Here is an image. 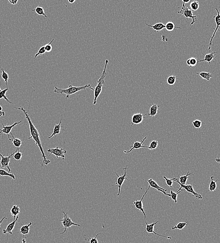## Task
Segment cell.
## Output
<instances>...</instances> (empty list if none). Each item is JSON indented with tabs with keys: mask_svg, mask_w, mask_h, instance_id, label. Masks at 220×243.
<instances>
[{
	"mask_svg": "<svg viewBox=\"0 0 220 243\" xmlns=\"http://www.w3.org/2000/svg\"><path fill=\"white\" fill-rule=\"evenodd\" d=\"M195 74L200 75L203 79L207 80L208 81L210 80L211 78L213 76V74L209 72H202L200 73H196Z\"/></svg>",
	"mask_w": 220,
	"mask_h": 243,
	"instance_id": "cell-29",
	"label": "cell"
},
{
	"mask_svg": "<svg viewBox=\"0 0 220 243\" xmlns=\"http://www.w3.org/2000/svg\"><path fill=\"white\" fill-rule=\"evenodd\" d=\"M46 53V52L45 51V46H41V47L39 48V49L38 53H37L35 55V57H34V59H35L38 56L42 55L43 54H45Z\"/></svg>",
	"mask_w": 220,
	"mask_h": 243,
	"instance_id": "cell-40",
	"label": "cell"
},
{
	"mask_svg": "<svg viewBox=\"0 0 220 243\" xmlns=\"http://www.w3.org/2000/svg\"><path fill=\"white\" fill-rule=\"evenodd\" d=\"M11 214L14 216V220L15 219L17 216H19L20 214V209L19 206L16 205L13 206L11 209L10 210Z\"/></svg>",
	"mask_w": 220,
	"mask_h": 243,
	"instance_id": "cell-22",
	"label": "cell"
},
{
	"mask_svg": "<svg viewBox=\"0 0 220 243\" xmlns=\"http://www.w3.org/2000/svg\"><path fill=\"white\" fill-rule=\"evenodd\" d=\"M181 191H182V190L179 191H177V192H174L173 191V190H171V194H170V195H171V198H172V200H173V201L175 202V204H176V203L177 202V197H178V195L181 192Z\"/></svg>",
	"mask_w": 220,
	"mask_h": 243,
	"instance_id": "cell-36",
	"label": "cell"
},
{
	"mask_svg": "<svg viewBox=\"0 0 220 243\" xmlns=\"http://www.w3.org/2000/svg\"><path fill=\"white\" fill-rule=\"evenodd\" d=\"M215 161H216V162H217V163H220V158H216V159H215Z\"/></svg>",
	"mask_w": 220,
	"mask_h": 243,
	"instance_id": "cell-48",
	"label": "cell"
},
{
	"mask_svg": "<svg viewBox=\"0 0 220 243\" xmlns=\"http://www.w3.org/2000/svg\"><path fill=\"white\" fill-rule=\"evenodd\" d=\"M165 28L166 29V30L168 32H172L173 31L175 28H179L181 29V28L179 27H177L175 26V24L173 23L172 22L169 21L167 22L166 25H165Z\"/></svg>",
	"mask_w": 220,
	"mask_h": 243,
	"instance_id": "cell-28",
	"label": "cell"
},
{
	"mask_svg": "<svg viewBox=\"0 0 220 243\" xmlns=\"http://www.w3.org/2000/svg\"><path fill=\"white\" fill-rule=\"evenodd\" d=\"M32 224V222H30L29 224H26L25 225H22V226L20 228V233L22 234V235H27L29 233L30 230V227L31 226Z\"/></svg>",
	"mask_w": 220,
	"mask_h": 243,
	"instance_id": "cell-25",
	"label": "cell"
},
{
	"mask_svg": "<svg viewBox=\"0 0 220 243\" xmlns=\"http://www.w3.org/2000/svg\"><path fill=\"white\" fill-rule=\"evenodd\" d=\"M148 184L150 187H152L154 188L155 189H157L158 191L161 192L164 195H166V196H169L171 197V195L169 194H167L166 192L167 191V189H164V188H162L158 185L157 182L155 181L152 179H150L149 180H148Z\"/></svg>",
	"mask_w": 220,
	"mask_h": 243,
	"instance_id": "cell-13",
	"label": "cell"
},
{
	"mask_svg": "<svg viewBox=\"0 0 220 243\" xmlns=\"http://www.w3.org/2000/svg\"><path fill=\"white\" fill-rule=\"evenodd\" d=\"M22 243H26V240H25V238H23L22 239Z\"/></svg>",
	"mask_w": 220,
	"mask_h": 243,
	"instance_id": "cell-51",
	"label": "cell"
},
{
	"mask_svg": "<svg viewBox=\"0 0 220 243\" xmlns=\"http://www.w3.org/2000/svg\"><path fill=\"white\" fill-rule=\"evenodd\" d=\"M5 113L4 112H0V117H1V116H5Z\"/></svg>",
	"mask_w": 220,
	"mask_h": 243,
	"instance_id": "cell-46",
	"label": "cell"
},
{
	"mask_svg": "<svg viewBox=\"0 0 220 243\" xmlns=\"http://www.w3.org/2000/svg\"><path fill=\"white\" fill-rule=\"evenodd\" d=\"M8 88H7L4 89V90L0 92V99L4 98V99H5L6 100V101L8 102V103H10V104H12V102H11L10 100H8V98L7 97L6 95V93L8 91Z\"/></svg>",
	"mask_w": 220,
	"mask_h": 243,
	"instance_id": "cell-32",
	"label": "cell"
},
{
	"mask_svg": "<svg viewBox=\"0 0 220 243\" xmlns=\"http://www.w3.org/2000/svg\"><path fill=\"white\" fill-rule=\"evenodd\" d=\"M62 212L63 214V219H60V221L61 222L63 226L64 230L63 232L60 233V234H63L66 232L67 229H70L71 227L72 226L75 225L78 227L81 226L80 224L75 223L74 222H73L72 220L71 219L70 217L68 216L67 213H65L63 211Z\"/></svg>",
	"mask_w": 220,
	"mask_h": 243,
	"instance_id": "cell-5",
	"label": "cell"
},
{
	"mask_svg": "<svg viewBox=\"0 0 220 243\" xmlns=\"http://www.w3.org/2000/svg\"><path fill=\"white\" fill-rule=\"evenodd\" d=\"M100 234H101L100 233H98V234L96 235V237H91H91H89L88 239H86V238H85L84 237V238L85 240L89 241L90 242V243H98V239H97V237H98V236L100 235Z\"/></svg>",
	"mask_w": 220,
	"mask_h": 243,
	"instance_id": "cell-43",
	"label": "cell"
},
{
	"mask_svg": "<svg viewBox=\"0 0 220 243\" xmlns=\"http://www.w3.org/2000/svg\"><path fill=\"white\" fill-rule=\"evenodd\" d=\"M53 41H54V39H53L52 41L49 43H47V44H46L45 46H45V51L46 53H50L52 51L53 46H52V43L53 42Z\"/></svg>",
	"mask_w": 220,
	"mask_h": 243,
	"instance_id": "cell-39",
	"label": "cell"
},
{
	"mask_svg": "<svg viewBox=\"0 0 220 243\" xmlns=\"http://www.w3.org/2000/svg\"><path fill=\"white\" fill-rule=\"evenodd\" d=\"M2 111H3V107L0 105V112Z\"/></svg>",
	"mask_w": 220,
	"mask_h": 243,
	"instance_id": "cell-52",
	"label": "cell"
},
{
	"mask_svg": "<svg viewBox=\"0 0 220 243\" xmlns=\"http://www.w3.org/2000/svg\"><path fill=\"white\" fill-rule=\"evenodd\" d=\"M11 136H12V137L13 138V139L11 140V141L12 142V144H13V145H14L15 147H17V148H19V147H20V146H22V141L20 139L14 137L13 136V135H12V133H11Z\"/></svg>",
	"mask_w": 220,
	"mask_h": 243,
	"instance_id": "cell-31",
	"label": "cell"
},
{
	"mask_svg": "<svg viewBox=\"0 0 220 243\" xmlns=\"http://www.w3.org/2000/svg\"><path fill=\"white\" fill-rule=\"evenodd\" d=\"M144 118V115L142 112L134 114L132 116V122L131 123V127L133 125H139L143 121Z\"/></svg>",
	"mask_w": 220,
	"mask_h": 243,
	"instance_id": "cell-16",
	"label": "cell"
},
{
	"mask_svg": "<svg viewBox=\"0 0 220 243\" xmlns=\"http://www.w3.org/2000/svg\"><path fill=\"white\" fill-rule=\"evenodd\" d=\"M190 8H191V10L192 11H196L199 9L200 5H199V3L198 1H194L191 2L190 4Z\"/></svg>",
	"mask_w": 220,
	"mask_h": 243,
	"instance_id": "cell-38",
	"label": "cell"
},
{
	"mask_svg": "<svg viewBox=\"0 0 220 243\" xmlns=\"http://www.w3.org/2000/svg\"><path fill=\"white\" fill-rule=\"evenodd\" d=\"M198 58L192 57L186 60V64L189 67H194L198 64Z\"/></svg>",
	"mask_w": 220,
	"mask_h": 243,
	"instance_id": "cell-24",
	"label": "cell"
},
{
	"mask_svg": "<svg viewBox=\"0 0 220 243\" xmlns=\"http://www.w3.org/2000/svg\"><path fill=\"white\" fill-rule=\"evenodd\" d=\"M33 11H35L37 14L40 15H43L46 18H47V15H46V13H45V11L43 7L41 6H38L35 9L32 10Z\"/></svg>",
	"mask_w": 220,
	"mask_h": 243,
	"instance_id": "cell-30",
	"label": "cell"
},
{
	"mask_svg": "<svg viewBox=\"0 0 220 243\" xmlns=\"http://www.w3.org/2000/svg\"><path fill=\"white\" fill-rule=\"evenodd\" d=\"M15 152H16V151L10 156L6 157L4 156V155H2L0 153V157H1V159L0 160V163L1 164V167L4 169V168L8 169V172L9 173H10L11 171V168L9 167V164L11 162V158L13 156V155L15 153Z\"/></svg>",
	"mask_w": 220,
	"mask_h": 243,
	"instance_id": "cell-9",
	"label": "cell"
},
{
	"mask_svg": "<svg viewBox=\"0 0 220 243\" xmlns=\"http://www.w3.org/2000/svg\"><path fill=\"white\" fill-rule=\"evenodd\" d=\"M176 80H177V77H176V75H170L167 78V83L169 85L172 86L176 82Z\"/></svg>",
	"mask_w": 220,
	"mask_h": 243,
	"instance_id": "cell-34",
	"label": "cell"
},
{
	"mask_svg": "<svg viewBox=\"0 0 220 243\" xmlns=\"http://www.w3.org/2000/svg\"><path fill=\"white\" fill-rule=\"evenodd\" d=\"M150 186H149L147 189H146V192H145V193L144 194L143 197H141V199L140 200H139V201H138V200H136V201H134V202H132V203L134 205V206H135V207H136V209L140 210V211H141V212L143 213V214L144 215V219H146V213H145V211H144V209L143 206V199L144 198V197H145L146 194L147 193L148 190L150 189Z\"/></svg>",
	"mask_w": 220,
	"mask_h": 243,
	"instance_id": "cell-12",
	"label": "cell"
},
{
	"mask_svg": "<svg viewBox=\"0 0 220 243\" xmlns=\"http://www.w3.org/2000/svg\"><path fill=\"white\" fill-rule=\"evenodd\" d=\"M193 173H190L188 171L186 173V175H183V176H181L179 177V180L177 178H176V179L179 181L180 184H181L182 185H186V183L187 182V180L190 178L189 176L190 175H193Z\"/></svg>",
	"mask_w": 220,
	"mask_h": 243,
	"instance_id": "cell-23",
	"label": "cell"
},
{
	"mask_svg": "<svg viewBox=\"0 0 220 243\" xmlns=\"http://www.w3.org/2000/svg\"><path fill=\"white\" fill-rule=\"evenodd\" d=\"M68 1L70 3V4H72L75 2V0H68Z\"/></svg>",
	"mask_w": 220,
	"mask_h": 243,
	"instance_id": "cell-49",
	"label": "cell"
},
{
	"mask_svg": "<svg viewBox=\"0 0 220 243\" xmlns=\"http://www.w3.org/2000/svg\"><path fill=\"white\" fill-rule=\"evenodd\" d=\"M90 88L94 90V88H93L91 86V84H88L85 86H81V87H74L71 85H70L68 88L66 89H61V88H58L57 87H55V89L54 90V92L60 94L61 95H66V99H68L70 95H72L73 94H75V93L80 91L84 90L86 88Z\"/></svg>",
	"mask_w": 220,
	"mask_h": 243,
	"instance_id": "cell-2",
	"label": "cell"
},
{
	"mask_svg": "<svg viewBox=\"0 0 220 243\" xmlns=\"http://www.w3.org/2000/svg\"><path fill=\"white\" fill-rule=\"evenodd\" d=\"M0 176H8V177H10L13 179V180H15V177L14 174L9 173L8 172L6 171L4 169H0Z\"/></svg>",
	"mask_w": 220,
	"mask_h": 243,
	"instance_id": "cell-33",
	"label": "cell"
},
{
	"mask_svg": "<svg viewBox=\"0 0 220 243\" xmlns=\"http://www.w3.org/2000/svg\"><path fill=\"white\" fill-rule=\"evenodd\" d=\"M1 71H2V74H1V77H2V78L4 79V81H5L6 86H7L8 88V78H9L8 74V73L6 72V71L4 70L3 68H1Z\"/></svg>",
	"mask_w": 220,
	"mask_h": 243,
	"instance_id": "cell-37",
	"label": "cell"
},
{
	"mask_svg": "<svg viewBox=\"0 0 220 243\" xmlns=\"http://www.w3.org/2000/svg\"><path fill=\"white\" fill-rule=\"evenodd\" d=\"M165 180L166 181V183L167 185L169 187L172 188V185H173V179H171L167 178L165 176L163 177Z\"/></svg>",
	"mask_w": 220,
	"mask_h": 243,
	"instance_id": "cell-44",
	"label": "cell"
},
{
	"mask_svg": "<svg viewBox=\"0 0 220 243\" xmlns=\"http://www.w3.org/2000/svg\"><path fill=\"white\" fill-rule=\"evenodd\" d=\"M1 91V88H0V92Z\"/></svg>",
	"mask_w": 220,
	"mask_h": 243,
	"instance_id": "cell-53",
	"label": "cell"
},
{
	"mask_svg": "<svg viewBox=\"0 0 220 243\" xmlns=\"http://www.w3.org/2000/svg\"><path fill=\"white\" fill-rule=\"evenodd\" d=\"M127 166L125 168H123V170L124 171V173L123 175L119 176L118 175V174H117L116 172H115L117 176V178H118L117 180V182L115 183V184L117 185V186H118V187H118V193L117 195V196H119V195H120V192H121V186H122L125 180H128V178H127Z\"/></svg>",
	"mask_w": 220,
	"mask_h": 243,
	"instance_id": "cell-8",
	"label": "cell"
},
{
	"mask_svg": "<svg viewBox=\"0 0 220 243\" xmlns=\"http://www.w3.org/2000/svg\"><path fill=\"white\" fill-rule=\"evenodd\" d=\"M109 61L108 60H106L105 61V67H104V69L102 74L99 80H98V84H97L95 88L94 89V100H93V105H96L97 103V99L98 97H99L100 94L101 93L102 91L103 86L105 84V78L107 75V74L106 73V67H107V65L108 64Z\"/></svg>",
	"mask_w": 220,
	"mask_h": 243,
	"instance_id": "cell-3",
	"label": "cell"
},
{
	"mask_svg": "<svg viewBox=\"0 0 220 243\" xmlns=\"http://www.w3.org/2000/svg\"><path fill=\"white\" fill-rule=\"evenodd\" d=\"M189 223V221H185L184 222H180L176 226L172 227V230H175V229H178V230H183L185 228V227L187 226Z\"/></svg>",
	"mask_w": 220,
	"mask_h": 243,
	"instance_id": "cell-26",
	"label": "cell"
},
{
	"mask_svg": "<svg viewBox=\"0 0 220 243\" xmlns=\"http://www.w3.org/2000/svg\"><path fill=\"white\" fill-rule=\"evenodd\" d=\"M146 139H147V137H144L143 139L141 142H138V141H136V142H134V144L133 146H130V149L128 151H124V153H129L132 152V151L134 150H138L141 148H148V149H150L149 146H143V144L144 143V141H145Z\"/></svg>",
	"mask_w": 220,
	"mask_h": 243,
	"instance_id": "cell-15",
	"label": "cell"
},
{
	"mask_svg": "<svg viewBox=\"0 0 220 243\" xmlns=\"http://www.w3.org/2000/svg\"><path fill=\"white\" fill-rule=\"evenodd\" d=\"M61 120L62 119L60 120L58 125H55L54 129H53V133H52V135L50 136L49 137V139H51L52 137H56V135H58V134L60 133V132H61V127H62L61 126Z\"/></svg>",
	"mask_w": 220,
	"mask_h": 243,
	"instance_id": "cell-21",
	"label": "cell"
},
{
	"mask_svg": "<svg viewBox=\"0 0 220 243\" xmlns=\"http://www.w3.org/2000/svg\"><path fill=\"white\" fill-rule=\"evenodd\" d=\"M215 53H216V52H211L210 53L206 54L205 56H204L205 57L204 59H203L202 60H199L198 63L201 62H203V61H206V62H208L210 66H211V62L215 59V56L214 55Z\"/></svg>",
	"mask_w": 220,
	"mask_h": 243,
	"instance_id": "cell-18",
	"label": "cell"
},
{
	"mask_svg": "<svg viewBox=\"0 0 220 243\" xmlns=\"http://www.w3.org/2000/svg\"><path fill=\"white\" fill-rule=\"evenodd\" d=\"M8 1L11 4L15 5L18 3V0H8Z\"/></svg>",
	"mask_w": 220,
	"mask_h": 243,
	"instance_id": "cell-45",
	"label": "cell"
},
{
	"mask_svg": "<svg viewBox=\"0 0 220 243\" xmlns=\"http://www.w3.org/2000/svg\"><path fill=\"white\" fill-rule=\"evenodd\" d=\"M14 108L18 109V110H20V111H22V112H24V114L25 115L26 119H27V121L28 122L31 136L30 137H28V139L24 140L30 139H33V140L35 142L36 146H38L39 148V150H40L41 154H42V157L43 158V160L42 163H41V166H43L44 165H48V164L51 163V161L46 158V154H45L43 148L42 146V144H41V140H40V135L39 134L38 130H37L36 127L35 126L33 123L32 122L29 115L28 112L26 111V110L24 109L23 107H21L20 108L14 107Z\"/></svg>",
	"mask_w": 220,
	"mask_h": 243,
	"instance_id": "cell-1",
	"label": "cell"
},
{
	"mask_svg": "<svg viewBox=\"0 0 220 243\" xmlns=\"http://www.w3.org/2000/svg\"><path fill=\"white\" fill-rule=\"evenodd\" d=\"M183 4L182 7L179 8H180L181 11H178V14H180L181 15H184L186 18L187 21H188V20L189 18H192L193 21L191 22L190 25H192L196 22L198 21V20L197 19V16L196 15H193V11L191 10V9H189L187 7H186V5H185V4H186L183 1Z\"/></svg>",
	"mask_w": 220,
	"mask_h": 243,
	"instance_id": "cell-4",
	"label": "cell"
},
{
	"mask_svg": "<svg viewBox=\"0 0 220 243\" xmlns=\"http://www.w3.org/2000/svg\"><path fill=\"white\" fill-rule=\"evenodd\" d=\"M214 176H212L211 177V182L210 183L209 188H208V191H215V190L216 189V182L217 181H219V180H217L215 181H214Z\"/></svg>",
	"mask_w": 220,
	"mask_h": 243,
	"instance_id": "cell-27",
	"label": "cell"
},
{
	"mask_svg": "<svg viewBox=\"0 0 220 243\" xmlns=\"http://www.w3.org/2000/svg\"><path fill=\"white\" fill-rule=\"evenodd\" d=\"M22 156H23V154H22V153L19 151V148H17L16 152L13 155L14 159L18 160V161H20V160H21L22 158Z\"/></svg>",
	"mask_w": 220,
	"mask_h": 243,
	"instance_id": "cell-35",
	"label": "cell"
},
{
	"mask_svg": "<svg viewBox=\"0 0 220 243\" xmlns=\"http://www.w3.org/2000/svg\"><path fill=\"white\" fill-rule=\"evenodd\" d=\"M172 179H173L174 181L177 182L180 186V188L178 190V191H181V190H182V188H184L185 190H186V191L192 194V195L194 196V197L196 199H202L203 198L202 196L201 195L199 194L198 193L194 191L193 186L191 185H182L181 184H180L179 181L176 179V178H173Z\"/></svg>",
	"mask_w": 220,
	"mask_h": 243,
	"instance_id": "cell-6",
	"label": "cell"
},
{
	"mask_svg": "<svg viewBox=\"0 0 220 243\" xmlns=\"http://www.w3.org/2000/svg\"><path fill=\"white\" fill-rule=\"evenodd\" d=\"M160 107V105H158L157 104H153L150 107V113L145 114V115L154 117L157 114L158 109Z\"/></svg>",
	"mask_w": 220,
	"mask_h": 243,
	"instance_id": "cell-19",
	"label": "cell"
},
{
	"mask_svg": "<svg viewBox=\"0 0 220 243\" xmlns=\"http://www.w3.org/2000/svg\"><path fill=\"white\" fill-rule=\"evenodd\" d=\"M193 125L195 128L196 129H199V128H201V125H202V122L200 120H195L193 121Z\"/></svg>",
	"mask_w": 220,
	"mask_h": 243,
	"instance_id": "cell-42",
	"label": "cell"
},
{
	"mask_svg": "<svg viewBox=\"0 0 220 243\" xmlns=\"http://www.w3.org/2000/svg\"><path fill=\"white\" fill-rule=\"evenodd\" d=\"M5 219H7V217H6V216L3 217V218L1 219V220L0 221V228H1V225L2 222H3V221H4V220Z\"/></svg>",
	"mask_w": 220,
	"mask_h": 243,
	"instance_id": "cell-47",
	"label": "cell"
},
{
	"mask_svg": "<svg viewBox=\"0 0 220 243\" xmlns=\"http://www.w3.org/2000/svg\"><path fill=\"white\" fill-rule=\"evenodd\" d=\"M18 218H19V216H17L15 219L14 220L13 222H11V223H9L6 229L3 230V233L4 234H6L7 233L12 234V230H13V229H14L15 223H16L17 221H18Z\"/></svg>",
	"mask_w": 220,
	"mask_h": 243,
	"instance_id": "cell-17",
	"label": "cell"
},
{
	"mask_svg": "<svg viewBox=\"0 0 220 243\" xmlns=\"http://www.w3.org/2000/svg\"><path fill=\"white\" fill-rule=\"evenodd\" d=\"M160 221H157L155 223H151V224H148L146 222H145V224H146V228H145V230H146V232L147 233L148 235H149L150 233H154L155 235H157L158 236L157 238H159V237H165V238H167L168 239H171L172 237H166V236H163V235H160L159 234L157 233L155 231V227L156 224L159 223Z\"/></svg>",
	"mask_w": 220,
	"mask_h": 243,
	"instance_id": "cell-11",
	"label": "cell"
},
{
	"mask_svg": "<svg viewBox=\"0 0 220 243\" xmlns=\"http://www.w3.org/2000/svg\"><path fill=\"white\" fill-rule=\"evenodd\" d=\"M22 121H20L19 122H15L11 125L4 126V124L2 123L1 125L3 126V129H0V135H1L3 133H5V134H7L8 136V139L11 141V139H10V135H9V134H11V131L12 130V129L14 127H15L17 125H18L19 123H22Z\"/></svg>",
	"mask_w": 220,
	"mask_h": 243,
	"instance_id": "cell-14",
	"label": "cell"
},
{
	"mask_svg": "<svg viewBox=\"0 0 220 243\" xmlns=\"http://www.w3.org/2000/svg\"><path fill=\"white\" fill-rule=\"evenodd\" d=\"M145 24L147 26L152 28V29H154L155 32H157L162 31V29H164L165 27V25H164L162 22H158V23H157V24H155V25H148V24L146 23V22H145Z\"/></svg>",
	"mask_w": 220,
	"mask_h": 243,
	"instance_id": "cell-20",
	"label": "cell"
},
{
	"mask_svg": "<svg viewBox=\"0 0 220 243\" xmlns=\"http://www.w3.org/2000/svg\"><path fill=\"white\" fill-rule=\"evenodd\" d=\"M182 1L184 2L185 4H187V3H189L190 0H188V1H184V0H183Z\"/></svg>",
	"mask_w": 220,
	"mask_h": 243,
	"instance_id": "cell-50",
	"label": "cell"
},
{
	"mask_svg": "<svg viewBox=\"0 0 220 243\" xmlns=\"http://www.w3.org/2000/svg\"><path fill=\"white\" fill-rule=\"evenodd\" d=\"M215 10L216 11L217 13V15L216 16H214V17H213V18L215 19V22H216V28L215 29L213 28V29H214V32L213 33V35L212 36H211V39L209 41V47H208V50L209 51L211 49V45H212V41H213V39L214 38V36H215V34L217 32L218 30L220 28V12H219V10L217 8L215 7Z\"/></svg>",
	"mask_w": 220,
	"mask_h": 243,
	"instance_id": "cell-10",
	"label": "cell"
},
{
	"mask_svg": "<svg viewBox=\"0 0 220 243\" xmlns=\"http://www.w3.org/2000/svg\"><path fill=\"white\" fill-rule=\"evenodd\" d=\"M47 152L49 153L50 155H52V154L55 155L57 159H58L59 157H61L63 159V161H64L65 159V154L67 153V151L63 149V148L59 149L58 147H56L55 148L49 149L47 151Z\"/></svg>",
	"mask_w": 220,
	"mask_h": 243,
	"instance_id": "cell-7",
	"label": "cell"
},
{
	"mask_svg": "<svg viewBox=\"0 0 220 243\" xmlns=\"http://www.w3.org/2000/svg\"><path fill=\"white\" fill-rule=\"evenodd\" d=\"M158 145V142L157 140H153L150 144V146H149V147H150L149 149L150 150L155 149L157 147Z\"/></svg>",
	"mask_w": 220,
	"mask_h": 243,
	"instance_id": "cell-41",
	"label": "cell"
}]
</instances>
